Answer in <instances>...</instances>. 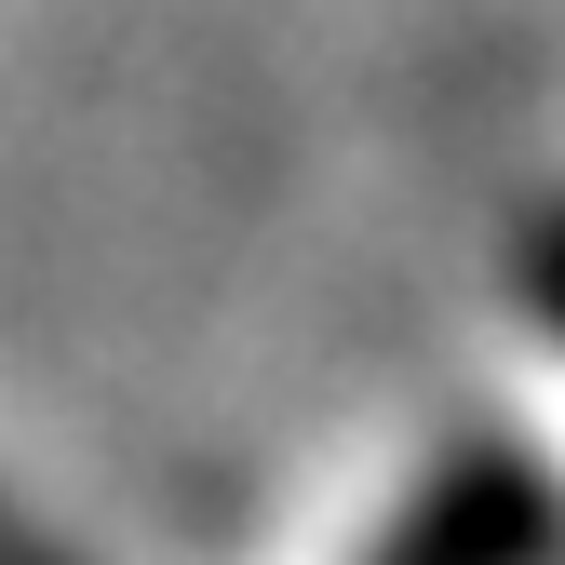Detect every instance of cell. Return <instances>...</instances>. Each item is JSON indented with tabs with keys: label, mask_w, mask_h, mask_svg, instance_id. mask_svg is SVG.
Masks as SVG:
<instances>
[{
	"label": "cell",
	"mask_w": 565,
	"mask_h": 565,
	"mask_svg": "<svg viewBox=\"0 0 565 565\" xmlns=\"http://www.w3.org/2000/svg\"><path fill=\"white\" fill-rule=\"evenodd\" d=\"M377 565H565V471L525 445H471L404 499Z\"/></svg>",
	"instance_id": "6da1fadb"
},
{
	"label": "cell",
	"mask_w": 565,
	"mask_h": 565,
	"mask_svg": "<svg viewBox=\"0 0 565 565\" xmlns=\"http://www.w3.org/2000/svg\"><path fill=\"white\" fill-rule=\"evenodd\" d=\"M525 310H552V323H565V216H539V230H525Z\"/></svg>",
	"instance_id": "7a4b0ae2"
},
{
	"label": "cell",
	"mask_w": 565,
	"mask_h": 565,
	"mask_svg": "<svg viewBox=\"0 0 565 565\" xmlns=\"http://www.w3.org/2000/svg\"><path fill=\"white\" fill-rule=\"evenodd\" d=\"M0 565H82V552H67V539H41L14 499H0Z\"/></svg>",
	"instance_id": "3957f363"
}]
</instances>
